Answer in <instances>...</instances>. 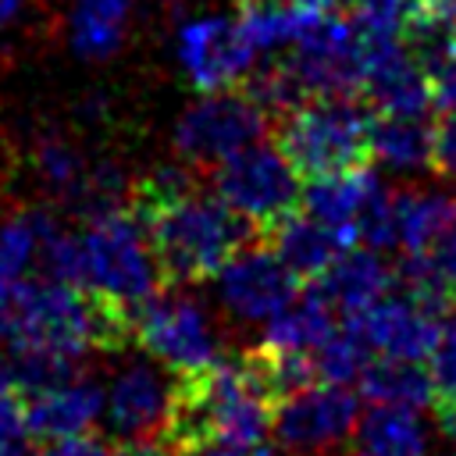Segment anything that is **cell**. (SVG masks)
<instances>
[{
  "mask_svg": "<svg viewBox=\"0 0 456 456\" xmlns=\"http://www.w3.org/2000/svg\"><path fill=\"white\" fill-rule=\"evenodd\" d=\"M274 403L239 360H217L185 374H175L160 438L182 456H192L217 442H260L271 431Z\"/></svg>",
  "mask_w": 456,
  "mask_h": 456,
  "instance_id": "6da1fadb",
  "label": "cell"
},
{
  "mask_svg": "<svg viewBox=\"0 0 456 456\" xmlns=\"http://www.w3.org/2000/svg\"><path fill=\"white\" fill-rule=\"evenodd\" d=\"M142 221L153 256L160 264L164 285H200L217 278V271L256 235V228L239 217L217 192L200 185L150 203H128Z\"/></svg>",
  "mask_w": 456,
  "mask_h": 456,
  "instance_id": "7a4b0ae2",
  "label": "cell"
},
{
  "mask_svg": "<svg viewBox=\"0 0 456 456\" xmlns=\"http://www.w3.org/2000/svg\"><path fill=\"white\" fill-rule=\"evenodd\" d=\"M78 285L125 306H135L164 285L146 228L132 207L114 203L86 214V228L78 232Z\"/></svg>",
  "mask_w": 456,
  "mask_h": 456,
  "instance_id": "3957f363",
  "label": "cell"
},
{
  "mask_svg": "<svg viewBox=\"0 0 456 456\" xmlns=\"http://www.w3.org/2000/svg\"><path fill=\"white\" fill-rule=\"evenodd\" d=\"M374 114L356 96H314L278 118L274 142L306 178L370 164Z\"/></svg>",
  "mask_w": 456,
  "mask_h": 456,
  "instance_id": "277c9868",
  "label": "cell"
},
{
  "mask_svg": "<svg viewBox=\"0 0 456 456\" xmlns=\"http://www.w3.org/2000/svg\"><path fill=\"white\" fill-rule=\"evenodd\" d=\"M214 192L239 217H246L260 239L303 207L299 171L292 167V160L281 153L278 142H264V139L214 164Z\"/></svg>",
  "mask_w": 456,
  "mask_h": 456,
  "instance_id": "5b68a950",
  "label": "cell"
},
{
  "mask_svg": "<svg viewBox=\"0 0 456 456\" xmlns=\"http://www.w3.org/2000/svg\"><path fill=\"white\" fill-rule=\"evenodd\" d=\"M281 61L306 100L353 96L363 82L367 32L356 21V14H335V7H328L296 36Z\"/></svg>",
  "mask_w": 456,
  "mask_h": 456,
  "instance_id": "8992f818",
  "label": "cell"
},
{
  "mask_svg": "<svg viewBox=\"0 0 456 456\" xmlns=\"http://www.w3.org/2000/svg\"><path fill=\"white\" fill-rule=\"evenodd\" d=\"M132 342L164 363L171 374H185L221 360V338L207 310L182 296L157 289L132 306Z\"/></svg>",
  "mask_w": 456,
  "mask_h": 456,
  "instance_id": "52a82bcc",
  "label": "cell"
},
{
  "mask_svg": "<svg viewBox=\"0 0 456 456\" xmlns=\"http://www.w3.org/2000/svg\"><path fill=\"white\" fill-rule=\"evenodd\" d=\"M267 110L246 93V89H210L196 103L185 107V114L175 125V150L182 160L203 167L221 164L224 157L239 153L242 146L264 139L267 132Z\"/></svg>",
  "mask_w": 456,
  "mask_h": 456,
  "instance_id": "ba28073f",
  "label": "cell"
},
{
  "mask_svg": "<svg viewBox=\"0 0 456 456\" xmlns=\"http://www.w3.org/2000/svg\"><path fill=\"white\" fill-rule=\"evenodd\" d=\"M175 57L185 78L200 89H232L256 68V46L249 43L239 14H189L175 28Z\"/></svg>",
  "mask_w": 456,
  "mask_h": 456,
  "instance_id": "9c48e42d",
  "label": "cell"
},
{
  "mask_svg": "<svg viewBox=\"0 0 456 456\" xmlns=\"http://www.w3.org/2000/svg\"><path fill=\"white\" fill-rule=\"evenodd\" d=\"M360 420V399L349 385L317 381L274 406L271 431L278 445L292 456H331L349 445L353 428Z\"/></svg>",
  "mask_w": 456,
  "mask_h": 456,
  "instance_id": "30bf717a",
  "label": "cell"
},
{
  "mask_svg": "<svg viewBox=\"0 0 456 456\" xmlns=\"http://www.w3.org/2000/svg\"><path fill=\"white\" fill-rule=\"evenodd\" d=\"M296 292L299 278L264 239L246 242L217 271V299L242 324H267Z\"/></svg>",
  "mask_w": 456,
  "mask_h": 456,
  "instance_id": "8fae6325",
  "label": "cell"
},
{
  "mask_svg": "<svg viewBox=\"0 0 456 456\" xmlns=\"http://www.w3.org/2000/svg\"><path fill=\"white\" fill-rule=\"evenodd\" d=\"M374 356H395V360H428L438 331H442V310L424 303L413 292H385L378 303H370L363 314L349 317Z\"/></svg>",
  "mask_w": 456,
  "mask_h": 456,
  "instance_id": "7c38bea8",
  "label": "cell"
},
{
  "mask_svg": "<svg viewBox=\"0 0 456 456\" xmlns=\"http://www.w3.org/2000/svg\"><path fill=\"white\" fill-rule=\"evenodd\" d=\"M25 406V435L32 442H61L75 435H89V428L103 417V388L71 374L64 381H50L21 392Z\"/></svg>",
  "mask_w": 456,
  "mask_h": 456,
  "instance_id": "4fadbf2b",
  "label": "cell"
},
{
  "mask_svg": "<svg viewBox=\"0 0 456 456\" xmlns=\"http://www.w3.org/2000/svg\"><path fill=\"white\" fill-rule=\"evenodd\" d=\"M385 189L388 185L367 164H360L349 171L310 178V185L303 189V210L321 224H328L346 246H353Z\"/></svg>",
  "mask_w": 456,
  "mask_h": 456,
  "instance_id": "5bb4252c",
  "label": "cell"
},
{
  "mask_svg": "<svg viewBox=\"0 0 456 456\" xmlns=\"http://www.w3.org/2000/svg\"><path fill=\"white\" fill-rule=\"evenodd\" d=\"M171 381L164 378V363H157L153 356L150 360H132L125 370L114 374L110 388L103 392L107 428L118 438L160 431L167 395H171Z\"/></svg>",
  "mask_w": 456,
  "mask_h": 456,
  "instance_id": "9a60e30c",
  "label": "cell"
},
{
  "mask_svg": "<svg viewBox=\"0 0 456 456\" xmlns=\"http://www.w3.org/2000/svg\"><path fill=\"white\" fill-rule=\"evenodd\" d=\"M395 271L378 256V249H353L346 246L314 281L310 289H317L342 317H356L363 314L370 303H378L385 292H392Z\"/></svg>",
  "mask_w": 456,
  "mask_h": 456,
  "instance_id": "2e32d148",
  "label": "cell"
},
{
  "mask_svg": "<svg viewBox=\"0 0 456 456\" xmlns=\"http://www.w3.org/2000/svg\"><path fill=\"white\" fill-rule=\"evenodd\" d=\"M349 456H428V428L417 406L374 403L360 413Z\"/></svg>",
  "mask_w": 456,
  "mask_h": 456,
  "instance_id": "e0dca14e",
  "label": "cell"
},
{
  "mask_svg": "<svg viewBox=\"0 0 456 456\" xmlns=\"http://www.w3.org/2000/svg\"><path fill=\"white\" fill-rule=\"evenodd\" d=\"M264 242H271V249L281 256V264L299 281H314L346 249V242L328 224H321L317 217H310L303 207L296 214H289L281 224H274L264 235Z\"/></svg>",
  "mask_w": 456,
  "mask_h": 456,
  "instance_id": "ac0fdd59",
  "label": "cell"
},
{
  "mask_svg": "<svg viewBox=\"0 0 456 456\" xmlns=\"http://www.w3.org/2000/svg\"><path fill=\"white\" fill-rule=\"evenodd\" d=\"M338 310L317 292V289H306L303 296L296 292L264 328V346L271 349H289V353H317L338 328Z\"/></svg>",
  "mask_w": 456,
  "mask_h": 456,
  "instance_id": "d6986e66",
  "label": "cell"
},
{
  "mask_svg": "<svg viewBox=\"0 0 456 456\" xmlns=\"http://www.w3.org/2000/svg\"><path fill=\"white\" fill-rule=\"evenodd\" d=\"M132 0H68V46L82 61H107L128 36Z\"/></svg>",
  "mask_w": 456,
  "mask_h": 456,
  "instance_id": "ffe728a7",
  "label": "cell"
},
{
  "mask_svg": "<svg viewBox=\"0 0 456 456\" xmlns=\"http://www.w3.org/2000/svg\"><path fill=\"white\" fill-rule=\"evenodd\" d=\"M435 121L424 114H374L370 121V160L381 167L410 175L431 167Z\"/></svg>",
  "mask_w": 456,
  "mask_h": 456,
  "instance_id": "44dd1931",
  "label": "cell"
},
{
  "mask_svg": "<svg viewBox=\"0 0 456 456\" xmlns=\"http://www.w3.org/2000/svg\"><path fill=\"white\" fill-rule=\"evenodd\" d=\"M57 232V221L46 210H14L0 221V278L28 281L32 271H43L46 242Z\"/></svg>",
  "mask_w": 456,
  "mask_h": 456,
  "instance_id": "7402d4cb",
  "label": "cell"
},
{
  "mask_svg": "<svg viewBox=\"0 0 456 456\" xmlns=\"http://www.w3.org/2000/svg\"><path fill=\"white\" fill-rule=\"evenodd\" d=\"M399 281L406 292L420 296L435 310L456 306V224L424 253L403 256Z\"/></svg>",
  "mask_w": 456,
  "mask_h": 456,
  "instance_id": "603a6c76",
  "label": "cell"
},
{
  "mask_svg": "<svg viewBox=\"0 0 456 456\" xmlns=\"http://www.w3.org/2000/svg\"><path fill=\"white\" fill-rule=\"evenodd\" d=\"M360 388L370 403H399V406H417V410L435 403V381L420 360L374 356L367 370L360 374Z\"/></svg>",
  "mask_w": 456,
  "mask_h": 456,
  "instance_id": "cb8c5ba5",
  "label": "cell"
},
{
  "mask_svg": "<svg viewBox=\"0 0 456 456\" xmlns=\"http://www.w3.org/2000/svg\"><path fill=\"white\" fill-rule=\"evenodd\" d=\"M36 175L53 196H71L82 207H89V200H93V171L86 167L78 150H71L68 142L43 139L36 146Z\"/></svg>",
  "mask_w": 456,
  "mask_h": 456,
  "instance_id": "d4e9b609",
  "label": "cell"
},
{
  "mask_svg": "<svg viewBox=\"0 0 456 456\" xmlns=\"http://www.w3.org/2000/svg\"><path fill=\"white\" fill-rule=\"evenodd\" d=\"M370 360H374V349L367 346L363 331L353 321L338 324L335 335L314 353L317 378L321 381H331V385H353V381H360V374L367 370Z\"/></svg>",
  "mask_w": 456,
  "mask_h": 456,
  "instance_id": "484cf974",
  "label": "cell"
},
{
  "mask_svg": "<svg viewBox=\"0 0 456 456\" xmlns=\"http://www.w3.org/2000/svg\"><path fill=\"white\" fill-rule=\"evenodd\" d=\"M428 370L435 381V399H456V314L442 321V331L428 353Z\"/></svg>",
  "mask_w": 456,
  "mask_h": 456,
  "instance_id": "4316f807",
  "label": "cell"
},
{
  "mask_svg": "<svg viewBox=\"0 0 456 456\" xmlns=\"http://www.w3.org/2000/svg\"><path fill=\"white\" fill-rule=\"evenodd\" d=\"M431 167L456 185V110H442L431 139Z\"/></svg>",
  "mask_w": 456,
  "mask_h": 456,
  "instance_id": "83f0119b",
  "label": "cell"
},
{
  "mask_svg": "<svg viewBox=\"0 0 456 456\" xmlns=\"http://www.w3.org/2000/svg\"><path fill=\"white\" fill-rule=\"evenodd\" d=\"M25 435V406H21V388L0 374V445L14 442Z\"/></svg>",
  "mask_w": 456,
  "mask_h": 456,
  "instance_id": "f1b7e54d",
  "label": "cell"
},
{
  "mask_svg": "<svg viewBox=\"0 0 456 456\" xmlns=\"http://www.w3.org/2000/svg\"><path fill=\"white\" fill-rule=\"evenodd\" d=\"M431 78V96L442 110H456V36L445 46V53L435 61V68L428 71Z\"/></svg>",
  "mask_w": 456,
  "mask_h": 456,
  "instance_id": "f546056e",
  "label": "cell"
},
{
  "mask_svg": "<svg viewBox=\"0 0 456 456\" xmlns=\"http://www.w3.org/2000/svg\"><path fill=\"white\" fill-rule=\"evenodd\" d=\"M18 306H21V281L0 278V353L11 346L14 324H18Z\"/></svg>",
  "mask_w": 456,
  "mask_h": 456,
  "instance_id": "4dcf8cb0",
  "label": "cell"
},
{
  "mask_svg": "<svg viewBox=\"0 0 456 456\" xmlns=\"http://www.w3.org/2000/svg\"><path fill=\"white\" fill-rule=\"evenodd\" d=\"M110 456H182L175 445H167L164 438H150V435H132V438H121L114 449H107Z\"/></svg>",
  "mask_w": 456,
  "mask_h": 456,
  "instance_id": "1f68e13d",
  "label": "cell"
},
{
  "mask_svg": "<svg viewBox=\"0 0 456 456\" xmlns=\"http://www.w3.org/2000/svg\"><path fill=\"white\" fill-rule=\"evenodd\" d=\"M46 456H110L107 445L93 435H75V438H61V442H50V452Z\"/></svg>",
  "mask_w": 456,
  "mask_h": 456,
  "instance_id": "d6a6232c",
  "label": "cell"
},
{
  "mask_svg": "<svg viewBox=\"0 0 456 456\" xmlns=\"http://www.w3.org/2000/svg\"><path fill=\"white\" fill-rule=\"evenodd\" d=\"M192 456H274V452L260 438V442H217V445H207Z\"/></svg>",
  "mask_w": 456,
  "mask_h": 456,
  "instance_id": "836d02e7",
  "label": "cell"
},
{
  "mask_svg": "<svg viewBox=\"0 0 456 456\" xmlns=\"http://www.w3.org/2000/svg\"><path fill=\"white\" fill-rule=\"evenodd\" d=\"M431 406H435V417H438L442 435L456 445V399H435Z\"/></svg>",
  "mask_w": 456,
  "mask_h": 456,
  "instance_id": "e575fe53",
  "label": "cell"
},
{
  "mask_svg": "<svg viewBox=\"0 0 456 456\" xmlns=\"http://www.w3.org/2000/svg\"><path fill=\"white\" fill-rule=\"evenodd\" d=\"M413 11H420V14H431V18H442V21H452V25H456V0H413Z\"/></svg>",
  "mask_w": 456,
  "mask_h": 456,
  "instance_id": "d590c367",
  "label": "cell"
},
{
  "mask_svg": "<svg viewBox=\"0 0 456 456\" xmlns=\"http://www.w3.org/2000/svg\"><path fill=\"white\" fill-rule=\"evenodd\" d=\"M28 0H0V28H11L25 14Z\"/></svg>",
  "mask_w": 456,
  "mask_h": 456,
  "instance_id": "8d00e7d4",
  "label": "cell"
},
{
  "mask_svg": "<svg viewBox=\"0 0 456 456\" xmlns=\"http://www.w3.org/2000/svg\"><path fill=\"white\" fill-rule=\"evenodd\" d=\"M0 456H46V452H39V449L28 442V435H21V438H14V442H4V445H0Z\"/></svg>",
  "mask_w": 456,
  "mask_h": 456,
  "instance_id": "74e56055",
  "label": "cell"
},
{
  "mask_svg": "<svg viewBox=\"0 0 456 456\" xmlns=\"http://www.w3.org/2000/svg\"><path fill=\"white\" fill-rule=\"evenodd\" d=\"M328 4H331V7H349V11H353L360 0H328Z\"/></svg>",
  "mask_w": 456,
  "mask_h": 456,
  "instance_id": "f35d334b",
  "label": "cell"
}]
</instances>
